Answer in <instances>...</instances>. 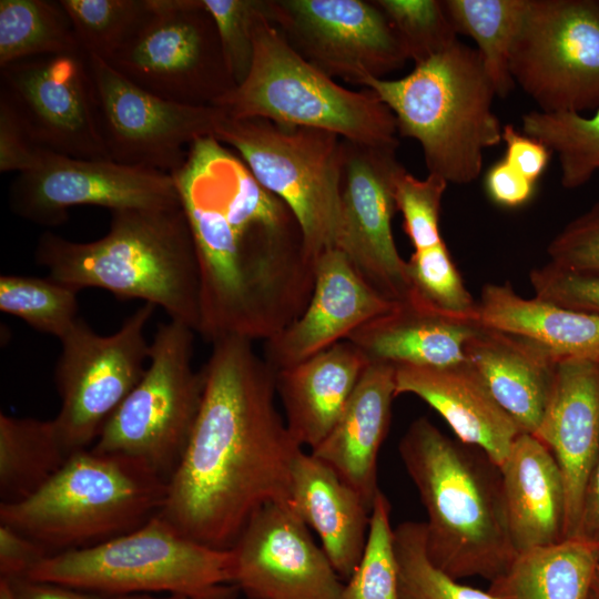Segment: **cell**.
<instances>
[{"instance_id": "cell-48", "label": "cell", "mask_w": 599, "mask_h": 599, "mask_svg": "<svg viewBox=\"0 0 599 599\" xmlns=\"http://www.w3.org/2000/svg\"><path fill=\"white\" fill-rule=\"evenodd\" d=\"M2 580L7 582L13 599H110L89 591L27 577Z\"/></svg>"}, {"instance_id": "cell-22", "label": "cell", "mask_w": 599, "mask_h": 599, "mask_svg": "<svg viewBox=\"0 0 599 599\" xmlns=\"http://www.w3.org/2000/svg\"><path fill=\"white\" fill-rule=\"evenodd\" d=\"M396 368L370 362L328 435L311 454L329 466L372 510L378 488V454L396 397Z\"/></svg>"}, {"instance_id": "cell-46", "label": "cell", "mask_w": 599, "mask_h": 599, "mask_svg": "<svg viewBox=\"0 0 599 599\" xmlns=\"http://www.w3.org/2000/svg\"><path fill=\"white\" fill-rule=\"evenodd\" d=\"M501 141L506 144L504 160L534 182L542 175L554 154L542 142L519 132L510 124L502 128Z\"/></svg>"}, {"instance_id": "cell-23", "label": "cell", "mask_w": 599, "mask_h": 599, "mask_svg": "<svg viewBox=\"0 0 599 599\" xmlns=\"http://www.w3.org/2000/svg\"><path fill=\"white\" fill-rule=\"evenodd\" d=\"M466 362L522 433L535 434L559 361L539 344L479 326L465 347Z\"/></svg>"}, {"instance_id": "cell-5", "label": "cell", "mask_w": 599, "mask_h": 599, "mask_svg": "<svg viewBox=\"0 0 599 599\" xmlns=\"http://www.w3.org/2000/svg\"><path fill=\"white\" fill-rule=\"evenodd\" d=\"M166 495L167 480L144 464L88 448L72 453L31 497L0 504V524L55 555L140 528L161 512Z\"/></svg>"}, {"instance_id": "cell-50", "label": "cell", "mask_w": 599, "mask_h": 599, "mask_svg": "<svg viewBox=\"0 0 599 599\" xmlns=\"http://www.w3.org/2000/svg\"><path fill=\"white\" fill-rule=\"evenodd\" d=\"M110 599H197V598H193V597L181 595V593H169L165 597H155L151 593H141V595L115 597V598H110Z\"/></svg>"}, {"instance_id": "cell-1", "label": "cell", "mask_w": 599, "mask_h": 599, "mask_svg": "<svg viewBox=\"0 0 599 599\" xmlns=\"http://www.w3.org/2000/svg\"><path fill=\"white\" fill-rule=\"evenodd\" d=\"M252 342L227 336L212 343L201 407L160 512L219 550L231 549L262 507L290 501L303 451L277 409L276 372Z\"/></svg>"}, {"instance_id": "cell-20", "label": "cell", "mask_w": 599, "mask_h": 599, "mask_svg": "<svg viewBox=\"0 0 599 599\" xmlns=\"http://www.w3.org/2000/svg\"><path fill=\"white\" fill-rule=\"evenodd\" d=\"M554 455L565 484L566 539L577 535L599 455V362L564 359L534 434Z\"/></svg>"}, {"instance_id": "cell-51", "label": "cell", "mask_w": 599, "mask_h": 599, "mask_svg": "<svg viewBox=\"0 0 599 599\" xmlns=\"http://www.w3.org/2000/svg\"><path fill=\"white\" fill-rule=\"evenodd\" d=\"M0 599H13L7 582L0 579Z\"/></svg>"}, {"instance_id": "cell-21", "label": "cell", "mask_w": 599, "mask_h": 599, "mask_svg": "<svg viewBox=\"0 0 599 599\" xmlns=\"http://www.w3.org/2000/svg\"><path fill=\"white\" fill-rule=\"evenodd\" d=\"M396 396L413 394L435 409L460 441L499 468L522 433L467 362L447 367L395 366Z\"/></svg>"}, {"instance_id": "cell-43", "label": "cell", "mask_w": 599, "mask_h": 599, "mask_svg": "<svg viewBox=\"0 0 599 599\" xmlns=\"http://www.w3.org/2000/svg\"><path fill=\"white\" fill-rule=\"evenodd\" d=\"M529 281L536 297L599 316V274L567 271L548 262L531 270Z\"/></svg>"}, {"instance_id": "cell-28", "label": "cell", "mask_w": 599, "mask_h": 599, "mask_svg": "<svg viewBox=\"0 0 599 599\" xmlns=\"http://www.w3.org/2000/svg\"><path fill=\"white\" fill-rule=\"evenodd\" d=\"M481 326L526 337L559 362H599V316L545 300L526 298L507 284H486L478 301Z\"/></svg>"}, {"instance_id": "cell-27", "label": "cell", "mask_w": 599, "mask_h": 599, "mask_svg": "<svg viewBox=\"0 0 599 599\" xmlns=\"http://www.w3.org/2000/svg\"><path fill=\"white\" fill-rule=\"evenodd\" d=\"M479 326L404 301L390 312L359 326L346 339L369 362L447 367L466 362V344Z\"/></svg>"}, {"instance_id": "cell-7", "label": "cell", "mask_w": 599, "mask_h": 599, "mask_svg": "<svg viewBox=\"0 0 599 599\" xmlns=\"http://www.w3.org/2000/svg\"><path fill=\"white\" fill-rule=\"evenodd\" d=\"M29 579L106 598L154 592L197 599H235L233 554L183 535L160 514L140 528L105 542L51 555Z\"/></svg>"}, {"instance_id": "cell-4", "label": "cell", "mask_w": 599, "mask_h": 599, "mask_svg": "<svg viewBox=\"0 0 599 599\" xmlns=\"http://www.w3.org/2000/svg\"><path fill=\"white\" fill-rule=\"evenodd\" d=\"M363 87L393 112L398 135L419 143L428 173L448 183L474 182L484 151L501 142L495 88L477 50L459 40L403 78H368Z\"/></svg>"}, {"instance_id": "cell-19", "label": "cell", "mask_w": 599, "mask_h": 599, "mask_svg": "<svg viewBox=\"0 0 599 599\" xmlns=\"http://www.w3.org/2000/svg\"><path fill=\"white\" fill-rule=\"evenodd\" d=\"M312 297L302 315L265 341L264 359L275 372L294 366L345 341L367 322L395 308L338 248L315 260Z\"/></svg>"}, {"instance_id": "cell-13", "label": "cell", "mask_w": 599, "mask_h": 599, "mask_svg": "<svg viewBox=\"0 0 599 599\" xmlns=\"http://www.w3.org/2000/svg\"><path fill=\"white\" fill-rule=\"evenodd\" d=\"M100 132L110 160L173 174L190 146L213 136L226 115L217 106L187 105L136 85L106 61L85 54Z\"/></svg>"}, {"instance_id": "cell-52", "label": "cell", "mask_w": 599, "mask_h": 599, "mask_svg": "<svg viewBox=\"0 0 599 599\" xmlns=\"http://www.w3.org/2000/svg\"><path fill=\"white\" fill-rule=\"evenodd\" d=\"M592 591H593V597L596 599H599V567H598L596 576H595Z\"/></svg>"}, {"instance_id": "cell-3", "label": "cell", "mask_w": 599, "mask_h": 599, "mask_svg": "<svg viewBox=\"0 0 599 599\" xmlns=\"http://www.w3.org/2000/svg\"><path fill=\"white\" fill-rule=\"evenodd\" d=\"M34 260L49 277L78 292L98 287L121 298L142 300L197 333L200 271L182 205L111 211L108 233L92 242H73L47 231L38 240Z\"/></svg>"}, {"instance_id": "cell-36", "label": "cell", "mask_w": 599, "mask_h": 599, "mask_svg": "<svg viewBox=\"0 0 599 599\" xmlns=\"http://www.w3.org/2000/svg\"><path fill=\"white\" fill-rule=\"evenodd\" d=\"M84 54L109 61L136 31L150 0H59Z\"/></svg>"}, {"instance_id": "cell-24", "label": "cell", "mask_w": 599, "mask_h": 599, "mask_svg": "<svg viewBox=\"0 0 599 599\" xmlns=\"http://www.w3.org/2000/svg\"><path fill=\"white\" fill-rule=\"evenodd\" d=\"M369 363L345 339L276 372L287 428L302 447L313 449L328 435Z\"/></svg>"}, {"instance_id": "cell-44", "label": "cell", "mask_w": 599, "mask_h": 599, "mask_svg": "<svg viewBox=\"0 0 599 599\" xmlns=\"http://www.w3.org/2000/svg\"><path fill=\"white\" fill-rule=\"evenodd\" d=\"M45 152L32 142L12 106L0 97V171H31Z\"/></svg>"}, {"instance_id": "cell-2", "label": "cell", "mask_w": 599, "mask_h": 599, "mask_svg": "<svg viewBox=\"0 0 599 599\" xmlns=\"http://www.w3.org/2000/svg\"><path fill=\"white\" fill-rule=\"evenodd\" d=\"M398 451L427 512L430 561L458 580L493 581L514 561L499 467L479 448L415 419Z\"/></svg>"}, {"instance_id": "cell-17", "label": "cell", "mask_w": 599, "mask_h": 599, "mask_svg": "<svg viewBox=\"0 0 599 599\" xmlns=\"http://www.w3.org/2000/svg\"><path fill=\"white\" fill-rule=\"evenodd\" d=\"M396 150L343 139L336 248L374 290L398 303L406 300L409 285L407 261L392 232L395 180L404 169Z\"/></svg>"}, {"instance_id": "cell-35", "label": "cell", "mask_w": 599, "mask_h": 599, "mask_svg": "<svg viewBox=\"0 0 599 599\" xmlns=\"http://www.w3.org/2000/svg\"><path fill=\"white\" fill-rule=\"evenodd\" d=\"M0 311L59 339L80 318L78 291L49 276L1 275Z\"/></svg>"}, {"instance_id": "cell-16", "label": "cell", "mask_w": 599, "mask_h": 599, "mask_svg": "<svg viewBox=\"0 0 599 599\" xmlns=\"http://www.w3.org/2000/svg\"><path fill=\"white\" fill-rule=\"evenodd\" d=\"M0 97L40 149L110 160L84 53L35 57L1 67Z\"/></svg>"}, {"instance_id": "cell-8", "label": "cell", "mask_w": 599, "mask_h": 599, "mask_svg": "<svg viewBox=\"0 0 599 599\" xmlns=\"http://www.w3.org/2000/svg\"><path fill=\"white\" fill-rule=\"evenodd\" d=\"M213 136L237 151L257 182L280 197L300 224L309 260L336 247L343 139L263 118L225 116Z\"/></svg>"}, {"instance_id": "cell-42", "label": "cell", "mask_w": 599, "mask_h": 599, "mask_svg": "<svg viewBox=\"0 0 599 599\" xmlns=\"http://www.w3.org/2000/svg\"><path fill=\"white\" fill-rule=\"evenodd\" d=\"M547 253L557 267L599 274V202L571 220L550 241Z\"/></svg>"}, {"instance_id": "cell-15", "label": "cell", "mask_w": 599, "mask_h": 599, "mask_svg": "<svg viewBox=\"0 0 599 599\" xmlns=\"http://www.w3.org/2000/svg\"><path fill=\"white\" fill-rule=\"evenodd\" d=\"M9 205L21 219L49 227L64 223L72 206L169 210L181 200L170 173L47 151L35 169L12 181Z\"/></svg>"}, {"instance_id": "cell-41", "label": "cell", "mask_w": 599, "mask_h": 599, "mask_svg": "<svg viewBox=\"0 0 599 599\" xmlns=\"http://www.w3.org/2000/svg\"><path fill=\"white\" fill-rule=\"evenodd\" d=\"M212 17L223 54L236 85L247 77L254 53L253 29L265 0H199Z\"/></svg>"}, {"instance_id": "cell-30", "label": "cell", "mask_w": 599, "mask_h": 599, "mask_svg": "<svg viewBox=\"0 0 599 599\" xmlns=\"http://www.w3.org/2000/svg\"><path fill=\"white\" fill-rule=\"evenodd\" d=\"M70 455L53 419L1 413V504L19 502L34 495L62 468Z\"/></svg>"}, {"instance_id": "cell-33", "label": "cell", "mask_w": 599, "mask_h": 599, "mask_svg": "<svg viewBox=\"0 0 599 599\" xmlns=\"http://www.w3.org/2000/svg\"><path fill=\"white\" fill-rule=\"evenodd\" d=\"M521 130L557 155L565 189L580 187L599 172V109L592 116L529 111Z\"/></svg>"}, {"instance_id": "cell-6", "label": "cell", "mask_w": 599, "mask_h": 599, "mask_svg": "<svg viewBox=\"0 0 599 599\" xmlns=\"http://www.w3.org/2000/svg\"><path fill=\"white\" fill-rule=\"evenodd\" d=\"M253 47L246 79L214 104L227 118H263L370 146L398 148L396 119L380 98L368 88H344L316 69L292 49L265 11L254 24Z\"/></svg>"}, {"instance_id": "cell-11", "label": "cell", "mask_w": 599, "mask_h": 599, "mask_svg": "<svg viewBox=\"0 0 599 599\" xmlns=\"http://www.w3.org/2000/svg\"><path fill=\"white\" fill-rule=\"evenodd\" d=\"M155 307L144 303L110 335L95 333L79 318L60 339L54 383L61 407L53 422L70 454L92 447L142 378L151 345L144 333Z\"/></svg>"}, {"instance_id": "cell-29", "label": "cell", "mask_w": 599, "mask_h": 599, "mask_svg": "<svg viewBox=\"0 0 599 599\" xmlns=\"http://www.w3.org/2000/svg\"><path fill=\"white\" fill-rule=\"evenodd\" d=\"M599 541L582 537L517 554L490 581L495 599H592Z\"/></svg>"}, {"instance_id": "cell-37", "label": "cell", "mask_w": 599, "mask_h": 599, "mask_svg": "<svg viewBox=\"0 0 599 599\" xmlns=\"http://www.w3.org/2000/svg\"><path fill=\"white\" fill-rule=\"evenodd\" d=\"M426 538L422 521H403L394 529L400 599H495L437 568L427 555Z\"/></svg>"}, {"instance_id": "cell-9", "label": "cell", "mask_w": 599, "mask_h": 599, "mask_svg": "<svg viewBox=\"0 0 599 599\" xmlns=\"http://www.w3.org/2000/svg\"><path fill=\"white\" fill-rule=\"evenodd\" d=\"M194 331L160 323L142 378L103 426L92 445L148 466L167 480L192 434L204 390L203 372L193 367Z\"/></svg>"}, {"instance_id": "cell-45", "label": "cell", "mask_w": 599, "mask_h": 599, "mask_svg": "<svg viewBox=\"0 0 599 599\" xmlns=\"http://www.w3.org/2000/svg\"><path fill=\"white\" fill-rule=\"evenodd\" d=\"M50 552L38 541L0 524V579L26 577Z\"/></svg>"}, {"instance_id": "cell-31", "label": "cell", "mask_w": 599, "mask_h": 599, "mask_svg": "<svg viewBox=\"0 0 599 599\" xmlns=\"http://www.w3.org/2000/svg\"><path fill=\"white\" fill-rule=\"evenodd\" d=\"M529 0H444L457 34L471 38L497 97H507L515 81L510 57Z\"/></svg>"}, {"instance_id": "cell-18", "label": "cell", "mask_w": 599, "mask_h": 599, "mask_svg": "<svg viewBox=\"0 0 599 599\" xmlns=\"http://www.w3.org/2000/svg\"><path fill=\"white\" fill-rule=\"evenodd\" d=\"M246 599H341L344 582L290 501L257 510L231 548Z\"/></svg>"}, {"instance_id": "cell-47", "label": "cell", "mask_w": 599, "mask_h": 599, "mask_svg": "<svg viewBox=\"0 0 599 599\" xmlns=\"http://www.w3.org/2000/svg\"><path fill=\"white\" fill-rule=\"evenodd\" d=\"M535 183L517 172L504 159L488 169L484 180L489 199L504 207L526 204L534 195Z\"/></svg>"}, {"instance_id": "cell-26", "label": "cell", "mask_w": 599, "mask_h": 599, "mask_svg": "<svg viewBox=\"0 0 599 599\" xmlns=\"http://www.w3.org/2000/svg\"><path fill=\"white\" fill-rule=\"evenodd\" d=\"M290 504L316 531L335 571L347 581L368 534L370 510L362 497L325 463L301 451L292 470Z\"/></svg>"}, {"instance_id": "cell-39", "label": "cell", "mask_w": 599, "mask_h": 599, "mask_svg": "<svg viewBox=\"0 0 599 599\" xmlns=\"http://www.w3.org/2000/svg\"><path fill=\"white\" fill-rule=\"evenodd\" d=\"M415 64L451 47L457 33L439 0H374Z\"/></svg>"}, {"instance_id": "cell-49", "label": "cell", "mask_w": 599, "mask_h": 599, "mask_svg": "<svg viewBox=\"0 0 599 599\" xmlns=\"http://www.w3.org/2000/svg\"><path fill=\"white\" fill-rule=\"evenodd\" d=\"M576 536L599 541V455L587 488Z\"/></svg>"}, {"instance_id": "cell-32", "label": "cell", "mask_w": 599, "mask_h": 599, "mask_svg": "<svg viewBox=\"0 0 599 599\" xmlns=\"http://www.w3.org/2000/svg\"><path fill=\"white\" fill-rule=\"evenodd\" d=\"M83 53L60 1H0V68L43 55Z\"/></svg>"}, {"instance_id": "cell-40", "label": "cell", "mask_w": 599, "mask_h": 599, "mask_svg": "<svg viewBox=\"0 0 599 599\" xmlns=\"http://www.w3.org/2000/svg\"><path fill=\"white\" fill-rule=\"evenodd\" d=\"M448 182L428 173L423 180L404 167L396 176L394 196L403 215V229L415 251L434 247L444 242L439 232L443 195Z\"/></svg>"}, {"instance_id": "cell-14", "label": "cell", "mask_w": 599, "mask_h": 599, "mask_svg": "<svg viewBox=\"0 0 599 599\" xmlns=\"http://www.w3.org/2000/svg\"><path fill=\"white\" fill-rule=\"evenodd\" d=\"M265 17L295 52L332 79L363 85L409 60L374 1L265 0Z\"/></svg>"}, {"instance_id": "cell-10", "label": "cell", "mask_w": 599, "mask_h": 599, "mask_svg": "<svg viewBox=\"0 0 599 599\" xmlns=\"http://www.w3.org/2000/svg\"><path fill=\"white\" fill-rule=\"evenodd\" d=\"M106 62L142 89L187 105L214 106L236 87L199 0H150L143 22Z\"/></svg>"}, {"instance_id": "cell-25", "label": "cell", "mask_w": 599, "mask_h": 599, "mask_svg": "<svg viewBox=\"0 0 599 599\" xmlns=\"http://www.w3.org/2000/svg\"><path fill=\"white\" fill-rule=\"evenodd\" d=\"M499 469L516 552L565 540V484L549 448L532 434L521 433Z\"/></svg>"}, {"instance_id": "cell-12", "label": "cell", "mask_w": 599, "mask_h": 599, "mask_svg": "<svg viewBox=\"0 0 599 599\" xmlns=\"http://www.w3.org/2000/svg\"><path fill=\"white\" fill-rule=\"evenodd\" d=\"M510 73L546 113L599 109V0H529Z\"/></svg>"}, {"instance_id": "cell-53", "label": "cell", "mask_w": 599, "mask_h": 599, "mask_svg": "<svg viewBox=\"0 0 599 599\" xmlns=\"http://www.w3.org/2000/svg\"><path fill=\"white\" fill-rule=\"evenodd\" d=\"M592 599H596V598L593 597V593H592Z\"/></svg>"}, {"instance_id": "cell-38", "label": "cell", "mask_w": 599, "mask_h": 599, "mask_svg": "<svg viewBox=\"0 0 599 599\" xmlns=\"http://www.w3.org/2000/svg\"><path fill=\"white\" fill-rule=\"evenodd\" d=\"M341 599H400L390 504L379 491L373 504L366 544Z\"/></svg>"}, {"instance_id": "cell-34", "label": "cell", "mask_w": 599, "mask_h": 599, "mask_svg": "<svg viewBox=\"0 0 599 599\" xmlns=\"http://www.w3.org/2000/svg\"><path fill=\"white\" fill-rule=\"evenodd\" d=\"M406 273L409 291L405 301L453 319L479 324L478 302L465 286L445 242L414 251Z\"/></svg>"}]
</instances>
